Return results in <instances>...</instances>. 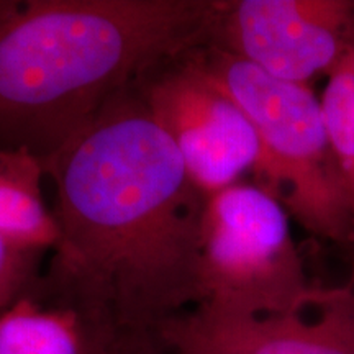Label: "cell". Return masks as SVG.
<instances>
[{
  "label": "cell",
  "instance_id": "1",
  "mask_svg": "<svg viewBox=\"0 0 354 354\" xmlns=\"http://www.w3.org/2000/svg\"><path fill=\"white\" fill-rule=\"evenodd\" d=\"M43 169L56 241L30 297L84 325L153 333L201 305L207 196L136 82Z\"/></svg>",
  "mask_w": 354,
  "mask_h": 354
},
{
  "label": "cell",
  "instance_id": "2",
  "mask_svg": "<svg viewBox=\"0 0 354 354\" xmlns=\"http://www.w3.org/2000/svg\"><path fill=\"white\" fill-rule=\"evenodd\" d=\"M220 0H12L0 19V148L41 165L162 61L210 44Z\"/></svg>",
  "mask_w": 354,
  "mask_h": 354
},
{
  "label": "cell",
  "instance_id": "3",
  "mask_svg": "<svg viewBox=\"0 0 354 354\" xmlns=\"http://www.w3.org/2000/svg\"><path fill=\"white\" fill-rule=\"evenodd\" d=\"M189 57L253 123L261 141L256 184L308 233L336 245H354V216L322 102L312 88L269 76L215 44L192 48Z\"/></svg>",
  "mask_w": 354,
  "mask_h": 354
},
{
  "label": "cell",
  "instance_id": "4",
  "mask_svg": "<svg viewBox=\"0 0 354 354\" xmlns=\"http://www.w3.org/2000/svg\"><path fill=\"white\" fill-rule=\"evenodd\" d=\"M201 289V305L241 315L289 312L313 289L290 215L261 185L241 180L207 197Z\"/></svg>",
  "mask_w": 354,
  "mask_h": 354
},
{
  "label": "cell",
  "instance_id": "5",
  "mask_svg": "<svg viewBox=\"0 0 354 354\" xmlns=\"http://www.w3.org/2000/svg\"><path fill=\"white\" fill-rule=\"evenodd\" d=\"M189 51L154 66L136 88L209 197L254 172L261 141L245 112L194 66Z\"/></svg>",
  "mask_w": 354,
  "mask_h": 354
},
{
  "label": "cell",
  "instance_id": "6",
  "mask_svg": "<svg viewBox=\"0 0 354 354\" xmlns=\"http://www.w3.org/2000/svg\"><path fill=\"white\" fill-rule=\"evenodd\" d=\"M210 44L307 86L354 50V0H220Z\"/></svg>",
  "mask_w": 354,
  "mask_h": 354
},
{
  "label": "cell",
  "instance_id": "7",
  "mask_svg": "<svg viewBox=\"0 0 354 354\" xmlns=\"http://www.w3.org/2000/svg\"><path fill=\"white\" fill-rule=\"evenodd\" d=\"M158 333L174 354H354V286H313L297 307L272 315L198 305Z\"/></svg>",
  "mask_w": 354,
  "mask_h": 354
},
{
  "label": "cell",
  "instance_id": "8",
  "mask_svg": "<svg viewBox=\"0 0 354 354\" xmlns=\"http://www.w3.org/2000/svg\"><path fill=\"white\" fill-rule=\"evenodd\" d=\"M43 165L25 151L0 148V233L46 248L56 225L43 197Z\"/></svg>",
  "mask_w": 354,
  "mask_h": 354
},
{
  "label": "cell",
  "instance_id": "9",
  "mask_svg": "<svg viewBox=\"0 0 354 354\" xmlns=\"http://www.w3.org/2000/svg\"><path fill=\"white\" fill-rule=\"evenodd\" d=\"M0 354H86L82 320L32 297L0 312Z\"/></svg>",
  "mask_w": 354,
  "mask_h": 354
},
{
  "label": "cell",
  "instance_id": "10",
  "mask_svg": "<svg viewBox=\"0 0 354 354\" xmlns=\"http://www.w3.org/2000/svg\"><path fill=\"white\" fill-rule=\"evenodd\" d=\"M326 130L354 216V74L338 64L320 97Z\"/></svg>",
  "mask_w": 354,
  "mask_h": 354
},
{
  "label": "cell",
  "instance_id": "11",
  "mask_svg": "<svg viewBox=\"0 0 354 354\" xmlns=\"http://www.w3.org/2000/svg\"><path fill=\"white\" fill-rule=\"evenodd\" d=\"M46 254V248L0 233V312L33 294Z\"/></svg>",
  "mask_w": 354,
  "mask_h": 354
},
{
  "label": "cell",
  "instance_id": "12",
  "mask_svg": "<svg viewBox=\"0 0 354 354\" xmlns=\"http://www.w3.org/2000/svg\"><path fill=\"white\" fill-rule=\"evenodd\" d=\"M84 333L86 354H174L161 335L153 331L84 325Z\"/></svg>",
  "mask_w": 354,
  "mask_h": 354
},
{
  "label": "cell",
  "instance_id": "13",
  "mask_svg": "<svg viewBox=\"0 0 354 354\" xmlns=\"http://www.w3.org/2000/svg\"><path fill=\"white\" fill-rule=\"evenodd\" d=\"M10 6H12V0H0V19H2L3 13L10 8Z\"/></svg>",
  "mask_w": 354,
  "mask_h": 354
},
{
  "label": "cell",
  "instance_id": "14",
  "mask_svg": "<svg viewBox=\"0 0 354 354\" xmlns=\"http://www.w3.org/2000/svg\"><path fill=\"white\" fill-rule=\"evenodd\" d=\"M353 286H354V284H353Z\"/></svg>",
  "mask_w": 354,
  "mask_h": 354
}]
</instances>
